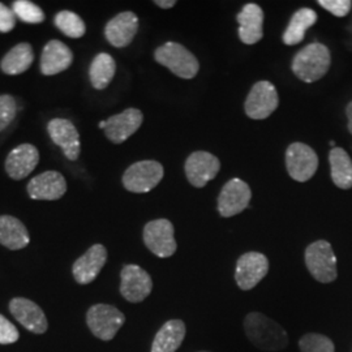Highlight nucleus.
Here are the masks:
<instances>
[{"mask_svg": "<svg viewBox=\"0 0 352 352\" xmlns=\"http://www.w3.org/2000/svg\"><path fill=\"white\" fill-rule=\"evenodd\" d=\"M16 113L17 104L14 98L8 94L0 96V132L12 123Z\"/></svg>", "mask_w": 352, "mask_h": 352, "instance_id": "nucleus-32", "label": "nucleus"}, {"mask_svg": "<svg viewBox=\"0 0 352 352\" xmlns=\"http://www.w3.org/2000/svg\"><path fill=\"white\" fill-rule=\"evenodd\" d=\"M100 128H101V129H104V128H106V120H103V122L100 123Z\"/></svg>", "mask_w": 352, "mask_h": 352, "instance_id": "nucleus-38", "label": "nucleus"}, {"mask_svg": "<svg viewBox=\"0 0 352 352\" xmlns=\"http://www.w3.org/2000/svg\"><path fill=\"white\" fill-rule=\"evenodd\" d=\"M346 115H347V119H349V131L352 135V102H350L346 107Z\"/></svg>", "mask_w": 352, "mask_h": 352, "instance_id": "nucleus-37", "label": "nucleus"}, {"mask_svg": "<svg viewBox=\"0 0 352 352\" xmlns=\"http://www.w3.org/2000/svg\"><path fill=\"white\" fill-rule=\"evenodd\" d=\"M30 241L24 223L11 215L0 217V244L8 250H23Z\"/></svg>", "mask_w": 352, "mask_h": 352, "instance_id": "nucleus-23", "label": "nucleus"}, {"mask_svg": "<svg viewBox=\"0 0 352 352\" xmlns=\"http://www.w3.org/2000/svg\"><path fill=\"white\" fill-rule=\"evenodd\" d=\"M139 30V19L133 12H122L111 19L104 28V37L113 47H126Z\"/></svg>", "mask_w": 352, "mask_h": 352, "instance_id": "nucleus-17", "label": "nucleus"}, {"mask_svg": "<svg viewBox=\"0 0 352 352\" xmlns=\"http://www.w3.org/2000/svg\"><path fill=\"white\" fill-rule=\"evenodd\" d=\"M154 59L157 63L162 64L174 75L184 80L193 78L200 69L197 58L183 45L176 42H167L158 47L154 52Z\"/></svg>", "mask_w": 352, "mask_h": 352, "instance_id": "nucleus-3", "label": "nucleus"}, {"mask_svg": "<svg viewBox=\"0 0 352 352\" xmlns=\"http://www.w3.org/2000/svg\"><path fill=\"white\" fill-rule=\"evenodd\" d=\"M87 322L91 333L102 340H111L124 325L126 317L113 305L97 304L88 311Z\"/></svg>", "mask_w": 352, "mask_h": 352, "instance_id": "nucleus-6", "label": "nucleus"}, {"mask_svg": "<svg viewBox=\"0 0 352 352\" xmlns=\"http://www.w3.org/2000/svg\"><path fill=\"white\" fill-rule=\"evenodd\" d=\"M317 3L337 17H343L351 11V0H318Z\"/></svg>", "mask_w": 352, "mask_h": 352, "instance_id": "nucleus-33", "label": "nucleus"}, {"mask_svg": "<svg viewBox=\"0 0 352 352\" xmlns=\"http://www.w3.org/2000/svg\"><path fill=\"white\" fill-rule=\"evenodd\" d=\"M286 167L294 180L304 183L315 175L318 157L311 146L302 142H294L286 151Z\"/></svg>", "mask_w": 352, "mask_h": 352, "instance_id": "nucleus-9", "label": "nucleus"}, {"mask_svg": "<svg viewBox=\"0 0 352 352\" xmlns=\"http://www.w3.org/2000/svg\"><path fill=\"white\" fill-rule=\"evenodd\" d=\"M116 72V63L110 54H98L89 68V77L93 88L103 90L113 81Z\"/></svg>", "mask_w": 352, "mask_h": 352, "instance_id": "nucleus-28", "label": "nucleus"}, {"mask_svg": "<svg viewBox=\"0 0 352 352\" xmlns=\"http://www.w3.org/2000/svg\"><path fill=\"white\" fill-rule=\"evenodd\" d=\"M244 329L252 344L263 351H280L289 344L286 330L263 314L252 312L247 316Z\"/></svg>", "mask_w": 352, "mask_h": 352, "instance_id": "nucleus-1", "label": "nucleus"}, {"mask_svg": "<svg viewBox=\"0 0 352 352\" xmlns=\"http://www.w3.org/2000/svg\"><path fill=\"white\" fill-rule=\"evenodd\" d=\"M13 317L32 333L43 334L47 330V318L37 304L25 298H16L10 302Z\"/></svg>", "mask_w": 352, "mask_h": 352, "instance_id": "nucleus-19", "label": "nucleus"}, {"mask_svg": "<svg viewBox=\"0 0 352 352\" xmlns=\"http://www.w3.org/2000/svg\"><path fill=\"white\" fill-rule=\"evenodd\" d=\"M19 340V331L12 322L0 315V344H10Z\"/></svg>", "mask_w": 352, "mask_h": 352, "instance_id": "nucleus-34", "label": "nucleus"}, {"mask_svg": "<svg viewBox=\"0 0 352 352\" xmlns=\"http://www.w3.org/2000/svg\"><path fill=\"white\" fill-rule=\"evenodd\" d=\"M279 104L277 89L269 81H258L252 87L245 100V113L253 120H264L274 113Z\"/></svg>", "mask_w": 352, "mask_h": 352, "instance_id": "nucleus-7", "label": "nucleus"}, {"mask_svg": "<svg viewBox=\"0 0 352 352\" xmlns=\"http://www.w3.org/2000/svg\"><path fill=\"white\" fill-rule=\"evenodd\" d=\"M269 261L258 252L244 253L236 264L235 280L240 289L248 291L256 287L267 274Z\"/></svg>", "mask_w": 352, "mask_h": 352, "instance_id": "nucleus-10", "label": "nucleus"}, {"mask_svg": "<svg viewBox=\"0 0 352 352\" xmlns=\"http://www.w3.org/2000/svg\"><path fill=\"white\" fill-rule=\"evenodd\" d=\"M158 7L164 8V10H168V8H173L174 6H176L175 0H155L154 1Z\"/></svg>", "mask_w": 352, "mask_h": 352, "instance_id": "nucleus-36", "label": "nucleus"}, {"mask_svg": "<svg viewBox=\"0 0 352 352\" xmlns=\"http://www.w3.org/2000/svg\"><path fill=\"white\" fill-rule=\"evenodd\" d=\"M305 264L312 277L321 283H330L337 278V257L330 243L325 240H318L308 245Z\"/></svg>", "mask_w": 352, "mask_h": 352, "instance_id": "nucleus-4", "label": "nucleus"}, {"mask_svg": "<svg viewBox=\"0 0 352 352\" xmlns=\"http://www.w3.org/2000/svg\"><path fill=\"white\" fill-rule=\"evenodd\" d=\"M34 52L29 43H19L1 59L0 68L7 75H20L30 68Z\"/></svg>", "mask_w": 352, "mask_h": 352, "instance_id": "nucleus-26", "label": "nucleus"}, {"mask_svg": "<svg viewBox=\"0 0 352 352\" xmlns=\"http://www.w3.org/2000/svg\"><path fill=\"white\" fill-rule=\"evenodd\" d=\"M330 146L334 148V146H336V142H334V141H330Z\"/></svg>", "mask_w": 352, "mask_h": 352, "instance_id": "nucleus-39", "label": "nucleus"}, {"mask_svg": "<svg viewBox=\"0 0 352 352\" xmlns=\"http://www.w3.org/2000/svg\"><path fill=\"white\" fill-rule=\"evenodd\" d=\"M51 140L62 148L69 161H76L81 153L80 135L74 123L68 119H52L47 124Z\"/></svg>", "mask_w": 352, "mask_h": 352, "instance_id": "nucleus-16", "label": "nucleus"}, {"mask_svg": "<svg viewBox=\"0 0 352 352\" xmlns=\"http://www.w3.org/2000/svg\"><path fill=\"white\" fill-rule=\"evenodd\" d=\"M186 338V325L180 320H170L160 329L151 344V352H175Z\"/></svg>", "mask_w": 352, "mask_h": 352, "instance_id": "nucleus-24", "label": "nucleus"}, {"mask_svg": "<svg viewBox=\"0 0 352 352\" xmlns=\"http://www.w3.org/2000/svg\"><path fill=\"white\" fill-rule=\"evenodd\" d=\"M174 234V226L168 219H155L144 228V241L151 253L161 258H167L177 248Z\"/></svg>", "mask_w": 352, "mask_h": 352, "instance_id": "nucleus-8", "label": "nucleus"}, {"mask_svg": "<svg viewBox=\"0 0 352 352\" xmlns=\"http://www.w3.org/2000/svg\"><path fill=\"white\" fill-rule=\"evenodd\" d=\"M67 192L64 176L58 171H46L34 176L28 184V193L33 200L54 201L59 200Z\"/></svg>", "mask_w": 352, "mask_h": 352, "instance_id": "nucleus-15", "label": "nucleus"}, {"mask_svg": "<svg viewBox=\"0 0 352 352\" xmlns=\"http://www.w3.org/2000/svg\"><path fill=\"white\" fill-rule=\"evenodd\" d=\"M54 23L67 37L81 38L87 32V26L82 19L71 11H62L58 13L55 16Z\"/></svg>", "mask_w": 352, "mask_h": 352, "instance_id": "nucleus-29", "label": "nucleus"}, {"mask_svg": "<svg viewBox=\"0 0 352 352\" xmlns=\"http://www.w3.org/2000/svg\"><path fill=\"white\" fill-rule=\"evenodd\" d=\"M184 168L189 183L196 188H202L218 175L221 162L208 151H193L187 158Z\"/></svg>", "mask_w": 352, "mask_h": 352, "instance_id": "nucleus-11", "label": "nucleus"}, {"mask_svg": "<svg viewBox=\"0 0 352 352\" xmlns=\"http://www.w3.org/2000/svg\"><path fill=\"white\" fill-rule=\"evenodd\" d=\"M240 41L245 45H254L264 37V11L260 6L250 3L238 14Z\"/></svg>", "mask_w": 352, "mask_h": 352, "instance_id": "nucleus-22", "label": "nucleus"}, {"mask_svg": "<svg viewBox=\"0 0 352 352\" xmlns=\"http://www.w3.org/2000/svg\"><path fill=\"white\" fill-rule=\"evenodd\" d=\"M201 352H208V351H201Z\"/></svg>", "mask_w": 352, "mask_h": 352, "instance_id": "nucleus-40", "label": "nucleus"}, {"mask_svg": "<svg viewBox=\"0 0 352 352\" xmlns=\"http://www.w3.org/2000/svg\"><path fill=\"white\" fill-rule=\"evenodd\" d=\"M16 25V14L11 8L0 3V32L10 33Z\"/></svg>", "mask_w": 352, "mask_h": 352, "instance_id": "nucleus-35", "label": "nucleus"}, {"mask_svg": "<svg viewBox=\"0 0 352 352\" xmlns=\"http://www.w3.org/2000/svg\"><path fill=\"white\" fill-rule=\"evenodd\" d=\"M106 261V248L102 244H94L74 264V277L80 285H88L98 277Z\"/></svg>", "mask_w": 352, "mask_h": 352, "instance_id": "nucleus-18", "label": "nucleus"}, {"mask_svg": "<svg viewBox=\"0 0 352 352\" xmlns=\"http://www.w3.org/2000/svg\"><path fill=\"white\" fill-rule=\"evenodd\" d=\"M164 166L157 161H140L129 166L123 175V186L132 193H148L164 179Z\"/></svg>", "mask_w": 352, "mask_h": 352, "instance_id": "nucleus-5", "label": "nucleus"}, {"mask_svg": "<svg viewBox=\"0 0 352 352\" xmlns=\"http://www.w3.org/2000/svg\"><path fill=\"white\" fill-rule=\"evenodd\" d=\"M120 278V294L128 302H144L151 295L153 289L151 276L139 265H126Z\"/></svg>", "mask_w": 352, "mask_h": 352, "instance_id": "nucleus-13", "label": "nucleus"}, {"mask_svg": "<svg viewBox=\"0 0 352 352\" xmlns=\"http://www.w3.org/2000/svg\"><path fill=\"white\" fill-rule=\"evenodd\" d=\"M317 21V13L312 8H300L299 11L294 13L289 20V24L283 36L282 41L287 46H295L302 42L307 30L314 26Z\"/></svg>", "mask_w": 352, "mask_h": 352, "instance_id": "nucleus-25", "label": "nucleus"}, {"mask_svg": "<svg viewBox=\"0 0 352 352\" xmlns=\"http://www.w3.org/2000/svg\"><path fill=\"white\" fill-rule=\"evenodd\" d=\"M144 120L139 109H126L123 113L113 115L106 120L104 135L113 144H122L138 132Z\"/></svg>", "mask_w": 352, "mask_h": 352, "instance_id": "nucleus-14", "label": "nucleus"}, {"mask_svg": "<svg viewBox=\"0 0 352 352\" xmlns=\"http://www.w3.org/2000/svg\"><path fill=\"white\" fill-rule=\"evenodd\" d=\"M39 162L38 149L32 144H21L14 148L6 160V171L14 180L30 175Z\"/></svg>", "mask_w": 352, "mask_h": 352, "instance_id": "nucleus-20", "label": "nucleus"}, {"mask_svg": "<svg viewBox=\"0 0 352 352\" xmlns=\"http://www.w3.org/2000/svg\"><path fill=\"white\" fill-rule=\"evenodd\" d=\"M12 11L24 23L28 24H41L45 21V13L32 1L16 0L13 3Z\"/></svg>", "mask_w": 352, "mask_h": 352, "instance_id": "nucleus-30", "label": "nucleus"}, {"mask_svg": "<svg viewBox=\"0 0 352 352\" xmlns=\"http://www.w3.org/2000/svg\"><path fill=\"white\" fill-rule=\"evenodd\" d=\"M302 352H334V344L325 336L307 334L299 342Z\"/></svg>", "mask_w": 352, "mask_h": 352, "instance_id": "nucleus-31", "label": "nucleus"}, {"mask_svg": "<svg viewBox=\"0 0 352 352\" xmlns=\"http://www.w3.org/2000/svg\"><path fill=\"white\" fill-rule=\"evenodd\" d=\"M331 64L330 51L325 45L311 43L299 51L292 60V72L304 82H316L327 75Z\"/></svg>", "mask_w": 352, "mask_h": 352, "instance_id": "nucleus-2", "label": "nucleus"}, {"mask_svg": "<svg viewBox=\"0 0 352 352\" xmlns=\"http://www.w3.org/2000/svg\"><path fill=\"white\" fill-rule=\"evenodd\" d=\"M251 199L250 186L240 179H231L219 193L218 212L225 218L234 217L241 213L250 205Z\"/></svg>", "mask_w": 352, "mask_h": 352, "instance_id": "nucleus-12", "label": "nucleus"}, {"mask_svg": "<svg viewBox=\"0 0 352 352\" xmlns=\"http://www.w3.org/2000/svg\"><path fill=\"white\" fill-rule=\"evenodd\" d=\"M333 183L340 189L352 187V161L347 151L342 148H333L329 154Z\"/></svg>", "mask_w": 352, "mask_h": 352, "instance_id": "nucleus-27", "label": "nucleus"}, {"mask_svg": "<svg viewBox=\"0 0 352 352\" xmlns=\"http://www.w3.org/2000/svg\"><path fill=\"white\" fill-rule=\"evenodd\" d=\"M74 62V54L71 49L58 39L50 41L42 51L41 72L45 76L58 75L69 68Z\"/></svg>", "mask_w": 352, "mask_h": 352, "instance_id": "nucleus-21", "label": "nucleus"}]
</instances>
